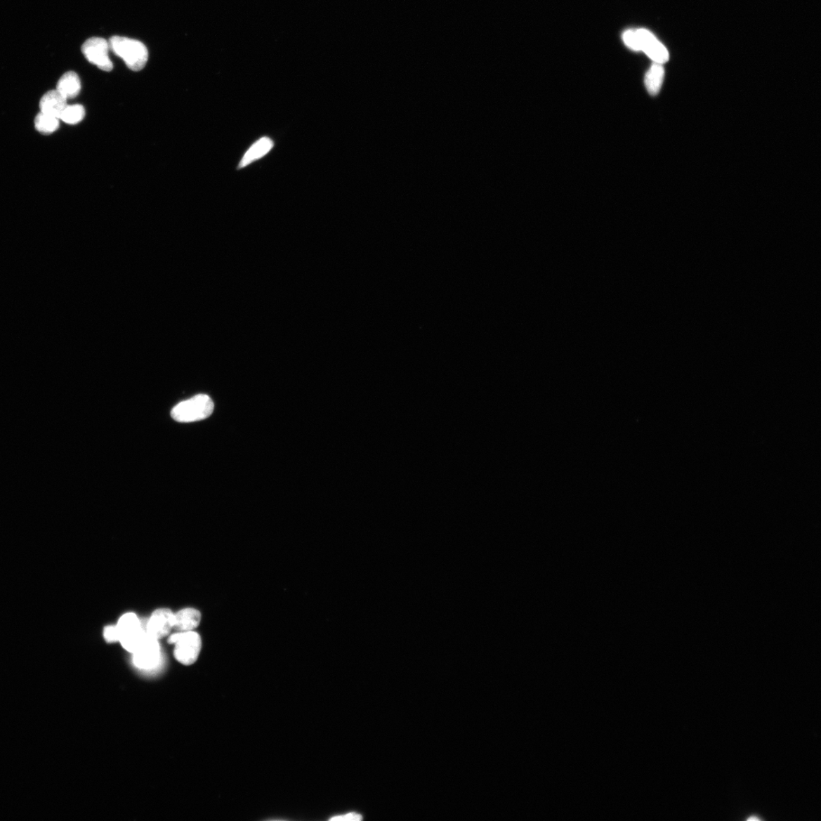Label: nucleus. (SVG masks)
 I'll return each instance as SVG.
<instances>
[{"label":"nucleus","instance_id":"20e7f679","mask_svg":"<svg viewBox=\"0 0 821 821\" xmlns=\"http://www.w3.org/2000/svg\"><path fill=\"white\" fill-rule=\"evenodd\" d=\"M119 642L128 652L133 653L146 638L145 629L134 613L123 615L117 624Z\"/></svg>","mask_w":821,"mask_h":821},{"label":"nucleus","instance_id":"a211bd4d","mask_svg":"<svg viewBox=\"0 0 821 821\" xmlns=\"http://www.w3.org/2000/svg\"><path fill=\"white\" fill-rule=\"evenodd\" d=\"M748 820H759L760 819L758 817H751L749 818Z\"/></svg>","mask_w":821,"mask_h":821},{"label":"nucleus","instance_id":"9b49d317","mask_svg":"<svg viewBox=\"0 0 821 821\" xmlns=\"http://www.w3.org/2000/svg\"><path fill=\"white\" fill-rule=\"evenodd\" d=\"M273 146L274 143L270 138H261L247 150L239 164V169H244L247 165L262 159L272 150Z\"/></svg>","mask_w":821,"mask_h":821},{"label":"nucleus","instance_id":"f257e3e1","mask_svg":"<svg viewBox=\"0 0 821 821\" xmlns=\"http://www.w3.org/2000/svg\"><path fill=\"white\" fill-rule=\"evenodd\" d=\"M108 42L110 51L123 59L129 69L137 72L146 65L149 51L143 43L121 36H114Z\"/></svg>","mask_w":821,"mask_h":821},{"label":"nucleus","instance_id":"39448f33","mask_svg":"<svg viewBox=\"0 0 821 821\" xmlns=\"http://www.w3.org/2000/svg\"><path fill=\"white\" fill-rule=\"evenodd\" d=\"M109 51V42L101 38L89 39L81 47V52L88 62L105 72H110L114 68Z\"/></svg>","mask_w":821,"mask_h":821},{"label":"nucleus","instance_id":"4468645a","mask_svg":"<svg viewBox=\"0 0 821 821\" xmlns=\"http://www.w3.org/2000/svg\"><path fill=\"white\" fill-rule=\"evenodd\" d=\"M60 121L57 117L40 112L35 117L34 127L40 133L49 135L58 130Z\"/></svg>","mask_w":821,"mask_h":821},{"label":"nucleus","instance_id":"2eb2a0df","mask_svg":"<svg viewBox=\"0 0 821 821\" xmlns=\"http://www.w3.org/2000/svg\"><path fill=\"white\" fill-rule=\"evenodd\" d=\"M86 117V110L80 105H67L60 116V121L70 124L76 125L83 121Z\"/></svg>","mask_w":821,"mask_h":821},{"label":"nucleus","instance_id":"9d476101","mask_svg":"<svg viewBox=\"0 0 821 821\" xmlns=\"http://www.w3.org/2000/svg\"><path fill=\"white\" fill-rule=\"evenodd\" d=\"M201 622V613L195 608H184L174 614L173 629L178 632L191 631L197 629Z\"/></svg>","mask_w":821,"mask_h":821},{"label":"nucleus","instance_id":"1a4fd4ad","mask_svg":"<svg viewBox=\"0 0 821 821\" xmlns=\"http://www.w3.org/2000/svg\"><path fill=\"white\" fill-rule=\"evenodd\" d=\"M67 105V100L57 89L46 92L39 103L41 113L58 118Z\"/></svg>","mask_w":821,"mask_h":821},{"label":"nucleus","instance_id":"f3484780","mask_svg":"<svg viewBox=\"0 0 821 821\" xmlns=\"http://www.w3.org/2000/svg\"><path fill=\"white\" fill-rule=\"evenodd\" d=\"M329 820H335V821H341V820L359 821V820H362V816L361 815L353 813H348V814H346L344 815L334 816L333 817H331Z\"/></svg>","mask_w":821,"mask_h":821},{"label":"nucleus","instance_id":"6e6552de","mask_svg":"<svg viewBox=\"0 0 821 821\" xmlns=\"http://www.w3.org/2000/svg\"><path fill=\"white\" fill-rule=\"evenodd\" d=\"M174 624V614L168 608H161L152 615L145 626V631L151 638L160 640L168 636Z\"/></svg>","mask_w":821,"mask_h":821},{"label":"nucleus","instance_id":"f03ea898","mask_svg":"<svg viewBox=\"0 0 821 821\" xmlns=\"http://www.w3.org/2000/svg\"><path fill=\"white\" fill-rule=\"evenodd\" d=\"M214 411V402L209 396L199 394L178 404L172 409L171 416L180 423H191L209 418Z\"/></svg>","mask_w":821,"mask_h":821},{"label":"nucleus","instance_id":"423d86ee","mask_svg":"<svg viewBox=\"0 0 821 821\" xmlns=\"http://www.w3.org/2000/svg\"><path fill=\"white\" fill-rule=\"evenodd\" d=\"M135 666L141 669H151L158 664L160 658L159 641L147 634L143 643L134 651Z\"/></svg>","mask_w":821,"mask_h":821},{"label":"nucleus","instance_id":"ddd939ff","mask_svg":"<svg viewBox=\"0 0 821 821\" xmlns=\"http://www.w3.org/2000/svg\"><path fill=\"white\" fill-rule=\"evenodd\" d=\"M665 70L662 64L654 63L645 75V85L651 96H657L662 86Z\"/></svg>","mask_w":821,"mask_h":821},{"label":"nucleus","instance_id":"0eeeda50","mask_svg":"<svg viewBox=\"0 0 821 821\" xmlns=\"http://www.w3.org/2000/svg\"><path fill=\"white\" fill-rule=\"evenodd\" d=\"M639 51L647 53L655 63L663 64L669 60V55L664 46L651 32L645 29L636 30Z\"/></svg>","mask_w":821,"mask_h":821},{"label":"nucleus","instance_id":"f8f14e48","mask_svg":"<svg viewBox=\"0 0 821 821\" xmlns=\"http://www.w3.org/2000/svg\"><path fill=\"white\" fill-rule=\"evenodd\" d=\"M81 88V80L78 74L70 71L63 74L58 82L56 89L64 98L69 100L77 97Z\"/></svg>","mask_w":821,"mask_h":821},{"label":"nucleus","instance_id":"7ed1b4c3","mask_svg":"<svg viewBox=\"0 0 821 821\" xmlns=\"http://www.w3.org/2000/svg\"><path fill=\"white\" fill-rule=\"evenodd\" d=\"M169 643L174 645V657L184 666H190L197 660L202 649L200 636L193 631L172 634Z\"/></svg>","mask_w":821,"mask_h":821},{"label":"nucleus","instance_id":"dca6fc26","mask_svg":"<svg viewBox=\"0 0 821 821\" xmlns=\"http://www.w3.org/2000/svg\"><path fill=\"white\" fill-rule=\"evenodd\" d=\"M104 636L107 643H115L119 641V633L117 625L107 626L104 631Z\"/></svg>","mask_w":821,"mask_h":821}]
</instances>
